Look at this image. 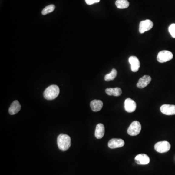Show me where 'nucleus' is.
I'll list each match as a JSON object with an SVG mask.
<instances>
[{"instance_id": "20", "label": "nucleus", "mask_w": 175, "mask_h": 175, "mask_svg": "<svg viewBox=\"0 0 175 175\" xmlns=\"http://www.w3.org/2000/svg\"><path fill=\"white\" fill-rule=\"evenodd\" d=\"M169 32L172 37L175 38V24H172L169 26L168 28Z\"/></svg>"}, {"instance_id": "2", "label": "nucleus", "mask_w": 175, "mask_h": 175, "mask_svg": "<svg viewBox=\"0 0 175 175\" xmlns=\"http://www.w3.org/2000/svg\"><path fill=\"white\" fill-rule=\"evenodd\" d=\"M59 88L56 85H52L46 89L43 93V96L46 100H52L58 96L59 94Z\"/></svg>"}, {"instance_id": "17", "label": "nucleus", "mask_w": 175, "mask_h": 175, "mask_svg": "<svg viewBox=\"0 0 175 175\" xmlns=\"http://www.w3.org/2000/svg\"><path fill=\"white\" fill-rule=\"evenodd\" d=\"M115 5L119 9L127 8L130 5V3L127 0H117Z\"/></svg>"}, {"instance_id": "9", "label": "nucleus", "mask_w": 175, "mask_h": 175, "mask_svg": "<svg viewBox=\"0 0 175 175\" xmlns=\"http://www.w3.org/2000/svg\"><path fill=\"white\" fill-rule=\"evenodd\" d=\"M128 61L131 65V70L133 72H136L140 67L139 60L135 56H131L128 59Z\"/></svg>"}, {"instance_id": "21", "label": "nucleus", "mask_w": 175, "mask_h": 175, "mask_svg": "<svg viewBox=\"0 0 175 175\" xmlns=\"http://www.w3.org/2000/svg\"><path fill=\"white\" fill-rule=\"evenodd\" d=\"M100 1V0H85V2L88 5H91L95 3H98Z\"/></svg>"}, {"instance_id": "18", "label": "nucleus", "mask_w": 175, "mask_h": 175, "mask_svg": "<svg viewBox=\"0 0 175 175\" xmlns=\"http://www.w3.org/2000/svg\"><path fill=\"white\" fill-rule=\"evenodd\" d=\"M117 74V71L116 69H113L111 73L105 75L104 79L106 81H110L111 80H113L116 78Z\"/></svg>"}, {"instance_id": "5", "label": "nucleus", "mask_w": 175, "mask_h": 175, "mask_svg": "<svg viewBox=\"0 0 175 175\" xmlns=\"http://www.w3.org/2000/svg\"><path fill=\"white\" fill-rule=\"evenodd\" d=\"M154 148L159 153H165L168 151L171 148V145L167 141H161L156 144Z\"/></svg>"}, {"instance_id": "3", "label": "nucleus", "mask_w": 175, "mask_h": 175, "mask_svg": "<svg viewBox=\"0 0 175 175\" xmlns=\"http://www.w3.org/2000/svg\"><path fill=\"white\" fill-rule=\"evenodd\" d=\"M173 55L172 52L169 51L163 50L158 53L157 59L160 63H164L172 59Z\"/></svg>"}, {"instance_id": "12", "label": "nucleus", "mask_w": 175, "mask_h": 175, "mask_svg": "<svg viewBox=\"0 0 175 175\" xmlns=\"http://www.w3.org/2000/svg\"><path fill=\"white\" fill-rule=\"evenodd\" d=\"M151 78L148 75H145L142 77L137 83V87L140 89H143L147 87L150 83Z\"/></svg>"}, {"instance_id": "7", "label": "nucleus", "mask_w": 175, "mask_h": 175, "mask_svg": "<svg viewBox=\"0 0 175 175\" xmlns=\"http://www.w3.org/2000/svg\"><path fill=\"white\" fill-rule=\"evenodd\" d=\"M160 111L167 115H175V105L164 104L160 107Z\"/></svg>"}, {"instance_id": "16", "label": "nucleus", "mask_w": 175, "mask_h": 175, "mask_svg": "<svg viewBox=\"0 0 175 175\" xmlns=\"http://www.w3.org/2000/svg\"><path fill=\"white\" fill-rule=\"evenodd\" d=\"M106 93L107 95L110 96H119L121 95L122 91L121 89L119 88H107L106 89Z\"/></svg>"}, {"instance_id": "8", "label": "nucleus", "mask_w": 175, "mask_h": 175, "mask_svg": "<svg viewBox=\"0 0 175 175\" xmlns=\"http://www.w3.org/2000/svg\"><path fill=\"white\" fill-rule=\"evenodd\" d=\"M125 145V142L123 140L121 139H112L110 140L108 143V146L109 148L111 149H114V148H120L121 147H123Z\"/></svg>"}, {"instance_id": "10", "label": "nucleus", "mask_w": 175, "mask_h": 175, "mask_svg": "<svg viewBox=\"0 0 175 175\" xmlns=\"http://www.w3.org/2000/svg\"><path fill=\"white\" fill-rule=\"evenodd\" d=\"M135 161L138 164L146 165L148 164L150 162V158L146 154H140L136 156Z\"/></svg>"}, {"instance_id": "4", "label": "nucleus", "mask_w": 175, "mask_h": 175, "mask_svg": "<svg viewBox=\"0 0 175 175\" xmlns=\"http://www.w3.org/2000/svg\"><path fill=\"white\" fill-rule=\"evenodd\" d=\"M141 125L139 122L133 121L127 130V133L130 136H136L139 134L141 130Z\"/></svg>"}, {"instance_id": "11", "label": "nucleus", "mask_w": 175, "mask_h": 175, "mask_svg": "<svg viewBox=\"0 0 175 175\" xmlns=\"http://www.w3.org/2000/svg\"><path fill=\"white\" fill-rule=\"evenodd\" d=\"M125 109L129 113L134 112L136 109V103L131 98L126 99L125 101Z\"/></svg>"}, {"instance_id": "13", "label": "nucleus", "mask_w": 175, "mask_h": 175, "mask_svg": "<svg viewBox=\"0 0 175 175\" xmlns=\"http://www.w3.org/2000/svg\"><path fill=\"white\" fill-rule=\"evenodd\" d=\"M21 109V106L20 105L19 101L15 100L11 104V106L9 109V113L10 115H14L19 112Z\"/></svg>"}, {"instance_id": "15", "label": "nucleus", "mask_w": 175, "mask_h": 175, "mask_svg": "<svg viewBox=\"0 0 175 175\" xmlns=\"http://www.w3.org/2000/svg\"><path fill=\"white\" fill-rule=\"evenodd\" d=\"M105 134V127L102 124H98L96 127L95 136L97 139H100L103 137Z\"/></svg>"}, {"instance_id": "1", "label": "nucleus", "mask_w": 175, "mask_h": 175, "mask_svg": "<svg viewBox=\"0 0 175 175\" xmlns=\"http://www.w3.org/2000/svg\"><path fill=\"white\" fill-rule=\"evenodd\" d=\"M58 148L62 151L67 150L71 146V139L69 135L61 134L57 139Z\"/></svg>"}, {"instance_id": "14", "label": "nucleus", "mask_w": 175, "mask_h": 175, "mask_svg": "<svg viewBox=\"0 0 175 175\" xmlns=\"http://www.w3.org/2000/svg\"><path fill=\"white\" fill-rule=\"evenodd\" d=\"M90 106L91 110L97 112L100 111L103 106L102 101L99 100H94L91 101Z\"/></svg>"}, {"instance_id": "6", "label": "nucleus", "mask_w": 175, "mask_h": 175, "mask_svg": "<svg viewBox=\"0 0 175 175\" xmlns=\"http://www.w3.org/2000/svg\"><path fill=\"white\" fill-rule=\"evenodd\" d=\"M153 26V23L150 20H146L141 21L140 23L139 32L141 34L149 31Z\"/></svg>"}, {"instance_id": "19", "label": "nucleus", "mask_w": 175, "mask_h": 175, "mask_svg": "<svg viewBox=\"0 0 175 175\" xmlns=\"http://www.w3.org/2000/svg\"><path fill=\"white\" fill-rule=\"evenodd\" d=\"M54 9H55V6L54 5H50L46 6L45 8L42 10L41 13L43 15H46L47 14L52 12L54 10Z\"/></svg>"}]
</instances>
